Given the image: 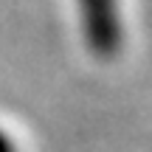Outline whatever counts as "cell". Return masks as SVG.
Listing matches in <instances>:
<instances>
[{
  "label": "cell",
  "mask_w": 152,
  "mask_h": 152,
  "mask_svg": "<svg viewBox=\"0 0 152 152\" xmlns=\"http://www.w3.org/2000/svg\"><path fill=\"white\" fill-rule=\"evenodd\" d=\"M0 152H14V144H11V138L3 130H0Z\"/></svg>",
  "instance_id": "2"
},
{
  "label": "cell",
  "mask_w": 152,
  "mask_h": 152,
  "mask_svg": "<svg viewBox=\"0 0 152 152\" xmlns=\"http://www.w3.org/2000/svg\"><path fill=\"white\" fill-rule=\"evenodd\" d=\"M85 42L99 59H110L118 54L124 31H121L118 0H79Z\"/></svg>",
  "instance_id": "1"
}]
</instances>
